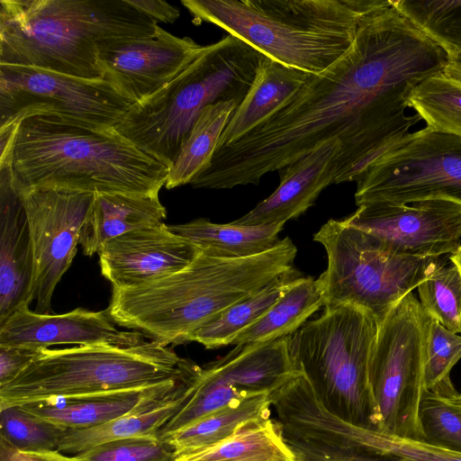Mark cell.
I'll list each match as a JSON object with an SVG mask.
<instances>
[{"mask_svg": "<svg viewBox=\"0 0 461 461\" xmlns=\"http://www.w3.org/2000/svg\"><path fill=\"white\" fill-rule=\"evenodd\" d=\"M446 50L391 0L361 20L350 49L305 84L258 126L217 148L194 188L258 185L336 139L340 151L333 184L357 181L421 120L408 115L412 90L441 73Z\"/></svg>", "mask_w": 461, "mask_h": 461, "instance_id": "6da1fadb", "label": "cell"}, {"mask_svg": "<svg viewBox=\"0 0 461 461\" xmlns=\"http://www.w3.org/2000/svg\"><path fill=\"white\" fill-rule=\"evenodd\" d=\"M18 194L51 189L86 194H158L169 167L114 129L94 130L46 116L23 119L0 162Z\"/></svg>", "mask_w": 461, "mask_h": 461, "instance_id": "7a4b0ae2", "label": "cell"}, {"mask_svg": "<svg viewBox=\"0 0 461 461\" xmlns=\"http://www.w3.org/2000/svg\"><path fill=\"white\" fill-rule=\"evenodd\" d=\"M289 237L259 255L223 258L201 252L184 269L131 288H113V322L162 345L187 342L197 329L238 301L294 271Z\"/></svg>", "mask_w": 461, "mask_h": 461, "instance_id": "3957f363", "label": "cell"}, {"mask_svg": "<svg viewBox=\"0 0 461 461\" xmlns=\"http://www.w3.org/2000/svg\"><path fill=\"white\" fill-rule=\"evenodd\" d=\"M158 28L129 0H1L0 64L100 79L104 49Z\"/></svg>", "mask_w": 461, "mask_h": 461, "instance_id": "277c9868", "label": "cell"}, {"mask_svg": "<svg viewBox=\"0 0 461 461\" xmlns=\"http://www.w3.org/2000/svg\"><path fill=\"white\" fill-rule=\"evenodd\" d=\"M384 0H182L195 24L219 26L288 67L319 75L352 46Z\"/></svg>", "mask_w": 461, "mask_h": 461, "instance_id": "5b68a950", "label": "cell"}, {"mask_svg": "<svg viewBox=\"0 0 461 461\" xmlns=\"http://www.w3.org/2000/svg\"><path fill=\"white\" fill-rule=\"evenodd\" d=\"M265 55L228 34L158 91L131 106L114 131L169 168L197 118L210 104L240 105Z\"/></svg>", "mask_w": 461, "mask_h": 461, "instance_id": "8992f818", "label": "cell"}, {"mask_svg": "<svg viewBox=\"0 0 461 461\" xmlns=\"http://www.w3.org/2000/svg\"><path fill=\"white\" fill-rule=\"evenodd\" d=\"M199 366L158 342L41 349L0 386V410L77 395L144 390L186 382Z\"/></svg>", "mask_w": 461, "mask_h": 461, "instance_id": "52a82bcc", "label": "cell"}, {"mask_svg": "<svg viewBox=\"0 0 461 461\" xmlns=\"http://www.w3.org/2000/svg\"><path fill=\"white\" fill-rule=\"evenodd\" d=\"M324 307L321 316L290 335L294 366L331 412L352 424L378 430V409L369 384L378 325L360 308Z\"/></svg>", "mask_w": 461, "mask_h": 461, "instance_id": "ba28073f", "label": "cell"}, {"mask_svg": "<svg viewBox=\"0 0 461 461\" xmlns=\"http://www.w3.org/2000/svg\"><path fill=\"white\" fill-rule=\"evenodd\" d=\"M327 254L326 270L317 278L324 306L351 305L372 315L379 326L389 312L444 263L439 258L402 255L375 235L329 220L315 233Z\"/></svg>", "mask_w": 461, "mask_h": 461, "instance_id": "9c48e42d", "label": "cell"}, {"mask_svg": "<svg viewBox=\"0 0 461 461\" xmlns=\"http://www.w3.org/2000/svg\"><path fill=\"white\" fill-rule=\"evenodd\" d=\"M431 317L412 293L378 326L369 363V384L378 430L423 440L420 404L426 393L425 361Z\"/></svg>", "mask_w": 461, "mask_h": 461, "instance_id": "30bf717a", "label": "cell"}, {"mask_svg": "<svg viewBox=\"0 0 461 461\" xmlns=\"http://www.w3.org/2000/svg\"><path fill=\"white\" fill-rule=\"evenodd\" d=\"M132 104L107 81L0 64V127L46 116L94 130H113Z\"/></svg>", "mask_w": 461, "mask_h": 461, "instance_id": "8fae6325", "label": "cell"}, {"mask_svg": "<svg viewBox=\"0 0 461 461\" xmlns=\"http://www.w3.org/2000/svg\"><path fill=\"white\" fill-rule=\"evenodd\" d=\"M432 199L461 203V138L428 127L408 133L357 180V206Z\"/></svg>", "mask_w": 461, "mask_h": 461, "instance_id": "7c38bea8", "label": "cell"}, {"mask_svg": "<svg viewBox=\"0 0 461 461\" xmlns=\"http://www.w3.org/2000/svg\"><path fill=\"white\" fill-rule=\"evenodd\" d=\"M30 230L33 272L31 303L50 313L54 290L72 264L95 194L37 189L19 195Z\"/></svg>", "mask_w": 461, "mask_h": 461, "instance_id": "4fadbf2b", "label": "cell"}, {"mask_svg": "<svg viewBox=\"0 0 461 461\" xmlns=\"http://www.w3.org/2000/svg\"><path fill=\"white\" fill-rule=\"evenodd\" d=\"M344 220L402 255L439 258L448 256L461 243V203L450 200L368 203Z\"/></svg>", "mask_w": 461, "mask_h": 461, "instance_id": "5bb4252c", "label": "cell"}, {"mask_svg": "<svg viewBox=\"0 0 461 461\" xmlns=\"http://www.w3.org/2000/svg\"><path fill=\"white\" fill-rule=\"evenodd\" d=\"M204 46L163 30L99 53L103 79L131 104L150 96L184 71Z\"/></svg>", "mask_w": 461, "mask_h": 461, "instance_id": "9a60e30c", "label": "cell"}, {"mask_svg": "<svg viewBox=\"0 0 461 461\" xmlns=\"http://www.w3.org/2000/svg\"><path fill=\"white\" fill-rule=\"evenodd\" d=\"M201 253L165 223L116 237L98 251L102 275L113 288H131L166 277L188 267Z\"/></svg>", "mask_w": 461, "mask_h": 461, "instance_id": "2e32d148", "label": "cell"}, {"mask_svg": "<svg viewBox=\"0 0 461 461\" xmlns=\"http://www.w3.org/2000/svg\"><path fill=\"white\" fill-rule=\"evenodd\" d=\"M144 339L139 331L117 329L106 310L77 308L61 314H43L24 304L0 321V346L33 350L62 344L133 346Z\"/></svg>", "mask_w": 461, "mask_h": 461, "instance_id": "e0dca14e", "label": "cell"}, {"mask_svg": "<svg viewBox=\"0 0 461 461\" xmlns=\"http://www.w3.org/2000/svg\"><path fill=\"white\" fill-rule=\"evenodd\" d=\"M340 145L336 139L283 168L277 188L248 213L231 221L241 226L285 223L305 212L334 183Z\"/></svg>", "mask_w": 461, "mask_h": 461, "instance_id": "ac0fdd59", "label": "cell"}, {"mask_svg": "<svg viewBox=\"0 0 461 461\" xmlns=\"http://www.w3.org/2000/svg\"><path fill=\"white\" fill-rule=\"evenodd\" d=\"M0 321L31 304L33 255L27 217L7 172L0 169Z\"/></svg>", "mask_w": 461, "mask_h": 461, "instance_id": "d6986e66", "label": "cell"}, {"mask_svg": "<svg viewBox=\"0 0 461 461\" xmlns=\"http://www.w3.org/2000/svg\"><path fill=\"white\" fill-rule=\"evenodd\" d=\"M191 378L178 384L58 398L22 407L67 429H88L128 414L150 402L177 396L185 391Z\"/></svg>", "mask_w": 461, "mask_h": 461, "instance_id": "ffe728a7", "label": "cell"}, {"mask_svg": "<svg viewBox=\"0 0 461 461\" xmlns=\"http://www.w3.org/2000/svg\"><path fill=\"white\" fill-rule=\"evenodd\" d=\"M290 336L236 345L224 357L207 366L229 384L249 396L271 393L297 371L289 348Z\"/></svg>", "mask_w": 461, "mask_h": 461, "instance_id": "44dd1931", "label": "cell"}, {"mask_svg": "<svg viewBox=\"0 0 461 461\" xmlns=\"http://www.w3.org/2000/svg\"><path fill=\"white\" fill-rule=\"evenodd\" d=\"M167 210L158 194H95L79 236L83 253H98L104 244L127 232L164 223Z\"/></svg>", "mask_w": 461, "mask_h": 461, "instance_id": "7402d4cb", "label": "cell"}, {"mask_svg": "<svg viewBox=\"0 0 461 461\" xmlns=\"http://www.w3.org/2000/svg\"><path fill=\"white\" fill-rule=\"evenodd\" d=\"M310 76L265 56L251 88L229 121L217 148L258 126L294 96Z\"/></svg>", "mask_w": 461, "mask_h": 461, "instance_id": "603a6c76", "label": "cell"}, {"mask_svg": "<svg viewBox=\"0 0 461 461\" xmlns=\"http://www.w3.org/2000/svg\"><path fill=\"white\" fill-rule=\"evenodd\" d=\"M284 225L285 223L258 226H241L232 222L219 224L200 218L167 227L206 255L241 258L262 254L276 247L280 241L278 234Z\"/></svg>", "mask_w": 461, "mask_h": 461, "instance_id": "cb8c5ba5", "label": "cell"}, {"mask_svg": "<svg viewBox=\"0 0 461 461\" xmlns=\"http://www.w3.org/2000/svg\"><path fill=\"white\" fill-rule=\"evenodd\" d=\"M176 461H300L275 419L248 420L223 441L176 456Z\"/></svg>", "mask_w": 461, "mask_h": 461, "instance_id": "d4e9b609", "label": "cell"}, {"mask_svg": "<svg viewBox=\"0 0 461 461\" xmlns=\"http://www.w3.org/2000/svg\"><path fill=\"white\" fill-rule=\"evenodd\" d=\"M185 391L177 396L150 402L95 427L68 429L58 452L73 456L113 440L158 437L159 429L180 406Z\"/></svg>", "mask_w": 461, "mask_h": 461, "instance_id": "484cf974", "label": "cell"}, {"mask_svg": "<svg viewBox=\"0 0 461 461\" xmlns=\"http://www.w3.org/2000/svg\"><path fill=\"white\" fill-rule=\"evenodd\" d=\"M321 306H324V299L317 279L300 276L255 323L240 332L231 345L260 343L290 336Z\"/></svg>", "mask_w": 461, "mask_h": 461, "instance_id": "4316f807", "label": "cell"}, {"mask_svg": "<svg viewBox=\"0 0 461 461\" xmlns=\"http://www.w3.org/2000/svg\"><path fill=\"white\" fill-rule=\"evenodd\" d=\"M269 394L234 402L160 438L170 445L176 456L211 447L229 438L244 422L270 417L272 408Z\"/></svg>", "mask_w": 461, "mask_h": 461, "instance_id": "83f0119b", "label": "cell"}, {"mask_svg": "<svg viewBox=\"0 0 461 461\" xmlns=\"http://www.w3.org/2000/svg\"><path fill=\"white\" fill-rule=\"evenodd\" d=\"M300 276L294 270L238 301L193 332L187 342H198L208 349L231 345L236 337L255 323Z\"/></svg>", "mask_w": 461, "mask_h": 461, "instance_id": "f1b7e54d", "label": "cell"}, {"mask_svg": "<svg viewBox=\"0 0 461 461\" xmlns=\"http://www.w3.org/2000/svg\"><path fill=\"white\" fill-rule=\"evenodd\" d=\"M238 104L220 102L208 105L201 113L172 167L165 186L172 189L190 184L205 169L219 145L221 134Z\"/></svg>", "mask_w": 461, "mask_h": 461, "instance_id": "f546056e", "label": "cell"}, {"mask_svg": "<svg viewBox=\"0 0 461 461\" xmlns=\"http://www.w3.org/2000/svg\"><path fill=\"white\" fill-rule=\"evenodd\" d=\"M410 106L428 128L461 138V85L442 72L420 82L411 92Z\"/></svg>", "mask_w": 461, "mask_h": 461, "instance_id": "4dcf8cb0", "label": "cell"}, {"mask_svg": "<svg viewBox=\"0 0 461 461\" xmlns=\"http://www.w3.org/2000/svg\"><path fill=\"white\" fill-rule=\"evenodd\" d=\"M393 3L446 51H461V0H394Z\"/></svg>", "mask_w": 461, "mask_h": 461, "instance_id": "1f68e13d", "label": "cell"}, {"mask_svg": "<svg viewBox=\"0 0 461 461\" xmlns=\"http://www.w3.org/2000/svg\"><path fill=\"white\" fill-rule=\"evenodd\" d=\"M0 438L23 453L58 451L67 429L25 411L22 406L0 410Z\"/></svg>", "mask_w": 461, "mask_h": 461, "instance_id": "d6a6232c", "label": "cell"}, {"mask_svg": "<svg viewBox=\"0 0 461 461\" xmlns=\"http://www.w3.org/2000/svg\"><path fill=\"white\" fill-rule=\"evenodd\" d=\"M417 288L423 310L447 330L461 335V277L456 268L444 262Z\"/></svg>", "mask_w": 461, "mask_h": 461, "instance_id": "836d02e7", "label": "cell"}, {"mask_svg": "<svg viewBox=\"0 0 461 461\" xmlns=\"http://www.w3.org/2000/svg\"><path fill=\"white\" fill-rule=\"evenodd\" d=\"M354 451L376 454L393 461H461V453L365 427L357 430Z\"/></svg>", "mask_w": 461, "mask_h": 461, "instance_id": "e575fe53", "label": "cell"}, {"mask_svg": "<svg viewBox=\"0 0 461 461\" xmlns=\"http://www.w3.org/2000/svg\"><path fill=\"white\" fill-rule=\"evenodd\" d=\"M460 358L461 335L431 318L425 361L426 390L445 399L456 394L450 371Z\"/></svg>", "mask_w": 461, "mask_h": 461, "instance_id": "d590c367", "label": "cell"}, {"mask_svg": "<svg viewBox=\"0 0 461 461\" xmlns=\"http://www.w3.org/2000/svg\"><path fill=\"white\" fill-rule=\"evenodd\" d=\"M419 415L424 441L461 453V408L426 391Z\"/></svg>", "mask_w": 461, "mask_h": 461, "instance_id": "8d00e7d4", "label": "cell"}, {"mask_svg": "<svg viewBox=\"0 0 461 461\" xmlns=\"http://www.w3.org/2000/svg\"><path fill=\"white\" fill-rule=\"evenodd\" d=\"M72 458L75 461H174L176 455L160 438L140 437L109 441Z\"/></svg>", "mask_w": 461, "mask_h": 461, "instance_id": "74e56055", "label": "cell"}, {"mask_svg": "<svg viewBox=\"0 0 461 461\" xmlns=\"http://www.w3.org/2000/svg\"><path fill=\"white\" fill-rule=\"evenodd\" d=\"M287 443L301 461H393L372 453L336 450L296 441H288Z\"/></svg>", "mask_w": 461, "mask_h": 461, "instance_id": "f35d334b", "label": "cell"}, {"mask_svg": "<svg viewBox=\"0 0 461 461\" xmlns=\"http://www.w3.org/2000/svg\"><path fill=\"white\" fill-rule=\"evenodd\" d=\"M40 351L0 346V386L17 377L37 357Z\"/></svg>", "mask_w": 461, "mask_h": 461, "instance_id": "ab89813d", "label": "cell"}, {"mask_svg": "<svg viewBox=\"0 0 461 461\" xmlns=\"http://www.w3.org/2000/svg\"><path fill=\"white\" fill-rule=\"evenodd\" d=\"M129 2L154 21L173 23L180 15L175 6L161 0H129Z\"/></svg>", "mask_w": 461, "mask_h": 461, "instance_id": "60d3db41", "label": "cell"}, {"mask_svg": "<svg viewBox=\"0 0 461 461\" xmlns=\"http://www.w3.org/2000/svg\"><path fill=\"white\" fill-rule=\"evenodd\" d=\"M447 59L442 74L447 78L461 85V51H446Z\"/></svg>", "mask_w": 461, "mask_h": 461, "instance_id": "b9f144b4", "label": "cell"}, {"mask_svg": "<svg viewBox=\"0 0 461 461\" xmlns=\"http://www.w3.org/2000/svg\"><path fill=\"white\" fill-rule=\"evenodd\" d=\"M0 461H37L32 456L23 453L0 438Z\"/></svg>", "mask_w": 461, "mask_h": 461, "instance_id": "7bdbcfd3", "label": "cell"}, {"mask_svg": "<svg viewBox=\"0 0 461 461\" xmlns=\"http://www.w3.org/2000/svg\"><path fill=\"white\" fill-rule=\"evenodd\" d=\"M29 455L32 456L37 461H75L72 456L58 451L31 453Z\"/></svg>", "mask_w": 461, "mask_h": 461, "instance_id": "ee69618b", "label": "cell"}, {"mask_svg": "<svg viewBox=\"0 0 461 461\" xmlns=\"http://www.w3.org/2000/svg\"><path fill=\"white\" fill-rule=\"evenodd\" d=\"M448 259L451 264L456 268L460 277H461V243L459 246L448 255Z\"/></svg>", "mask_w": 461, "mask_h": 461, "instance_id": "f6af8a7d", "label": "cell"}, {"mask_svg": "<svg viewBox=\"0 0 461 461\" xmlns=\"http://www.w3.org/2000/svg\"><path fill=\"white\" fill-rule=\"evenodd\" d=\"M440 399L449 404H452L454 406L461 408V393H457L456 394H455L454 396H452L450 398H446V399L440 398Z\"/></svg>", "mask_w": 461, "mask_h": 461, "instance_id": "bcb514c9", "label": "cell"}, {"mask_svg": "<svg viewBox=\"0 0 461 461\" xmlns=\"http://www.w3.org/2000/svg\"><path fill=\"white\" fill-rule=\"evenodd\" d=\"M174 461H176V459Z\"/></svg>", "mask_w": 461, "mask_h": 461, "instance_id": "7dc6e473", "label": "cell"}]
</instances>
